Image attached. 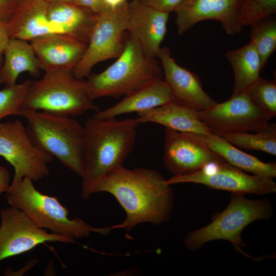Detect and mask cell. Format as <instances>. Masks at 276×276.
<instances>
[{"label":"cell","instance_id":"obj_4","mask_svg":"<svg viewBox=\"0 0 276 276\" xmlns=\"http://www.w3.org/2000/svg\"><path fill=\"white\" fill-rule=\"evenodd\" d=\"M10 206L22 211L38 227L73 239L88 236L92 232L106 236L110 227H97L78 218H70L67 209L55 196L41 193L27 177L11 182L6 192Z\"/></svg>","mask_w":276,"mask_h":276},{"label":"cell","instance_id":"obj_13","mask_svg":"<svg viewBox=\"0 0 276 276\" xmlns=\"http://www.w3.org/2000/svg\"><path fill=\"white\" fill-rule=\"evenodd\" d=\"M164 163L173 176L196 172L204 167L225 160L210 149L197 133L165 128Z\"/></svg>","mask_w":276,"mask_h":276},{"label":"cell","instance_id":"obj_8","mask_svg":"<svg viewBox=\"0 0 276 276\" xmlns=\"http://www.w3.org/2000/svg\"><path fill=\"white\" fill-rule=\"evenodd\" d=\"M0 156L13 167L12 182L24 177L39 181L50 172L54 157L36 145L21 121H0Z\"/></svg>","mask_w":276,"mask_h":276},{"label":"cell","instance_id":"obj_38","mask_svg":"<svg viewBox=\"0 0 276 276\" xmlns=\"http://www.w3.org/2000/svg\"><path fill=\"white\" fill-rule=\"evenodd\" d=\"M15 1H17V2H20V1H21L22 0H15Z\"/></svg>","mask_w":276,"mask_h":276},{"label":"cell","instance_id":"obj_17","mask_svg":"<svg viewBox=\"0 0 276 276\" xmlns=\"http://www.w3.org/2000/svg\"><path fill=\"white\" fill-rule=\"evenodd\" d=\"M41 70H71L84 55L87 43L63 33H54L30 41Z\"/></svg>","mask_w":276,"mask_h":276},{"label":"cell","instance_id":"obj_18","mask_svg":"<svg viewBox=\"0 0 276 276\" xmlns=\"http://www.w3.org/2000/svg\"><path fill=\"white\" fill-rule=\"evenodd\" d=\"M48 2L44 0H22L7 23L10 38L31 41L58 30L47 16Z\"/></svg>","mask_w":276,"mask_h":276},{"label":"cell","instance_id":"obj_14","mask_svg":"<svg viewBox=\"0 0 276 276\" xmlns=\"http://www.w3.org/2000/svg\"><path fill=\"white\" fill-rule=\"evenodd\" d=\"M241 0H182L176 10L175 25L179 35L199 22L214 19L220 22L229 35L242 31L239 19Z\"/></svg>","mask_w":276,"mask_h":276},{"label":"cell","instance_id":"obj_6","mask_svg":"<svg viewBox=\"0 0 276 276\" xmlns=\"http://www.w3.org/2000/svg\"><path fill=\"white\" fill-rule=\"evenodd\" d=\"M22 107L70 117L99 110L86 80L76 78L71 70L45 72L32 81Z\"/></svg>","mask_w":276,"mask_h":276},{"label":"cell","instance_id":"obj_21","mask_svg":"<svg viewBox=\"0 0 276 276\" xmlns=\"http://www.w3.org/2000/svg\"><path fill=\"white\" fill-rule=\"evenodd\" d=\"M137 113L140 123H156L183 132L212 133L199 119V111L174 101Z\"/></svg>","mask_w":276,"mask_h":276},{"label":"cell","instance_id":"obj_5","mask_svg":"<svg viewBox=\"0 0 276 276\" xmlns=\"http://www.w3.org/2000/svg\"><path fill=\"white\" fill-rule=\"evenodd\" d=\"M163 74L155 58L147 57L128 34L117 60L101 73L89 74L86 81L94 100L104 97L118 98L162 78Z\"/></svg>","mask_w":276,"mask_h":276},{"label":"cell","instance_id":"obj_3","mask_svg":"<svg viewBox=\"0 0 276 276\" xmlns=\"http://www.w3.org/2000/svg\"><path fill=\"white\" fill-rule=\"evenodd\" d=\"M28 123L27 132L33 143L82 177L84 173V126L70 116L21 107L19 114Z\"/></svg>","mask_w":276,"mask_h":276},{"label":"cell","instance_id":"obj_27","mask_svg":"<svg viewBox=\"0 0 276 276\" xmlns=\"http://www.w3.org/2000/svg\"><path fill=\"white\" fill-rule=\"evenodd\" d=\"M255 104L271 118L276 115V82L260 77L247 91Z\"/></svg>","mask_w":276,"mask_h":276},{"label":"cell","instance_id":"obj_2","mask_svg":"<svg viewBox=\"0 0 276 276\" xmlns=\"http://www.w3.org/2000/svg\"><path fill=\"white\" fill-rule=\"evenodd\" d=\"M141 124L137 118H87L85 124V156L81 196L88 199L93 185L108 172L123 165L132 151Z\"/></svg>","mask_w":276,"mask_h":276},{"label":"cell","instance_id":"obj_19","mask_svg":"<svg viewBox=\"0 0 276 276\" xmlns=\"http://www.w3.org/2000/svg\"><path fill=\"white\" fill-rule=\"evenodd\" d=\"M173 101L172 93L166 81L155 80L124 96L114 105L99 110L92 116L106 119L129 113H137L150 110Z\"/></svg>","mask_w":276,"mask_h":276},{"label":"cell","instance_id":"obj_29","mask_svg":"<svg viewBox=\"0 0 276 276\" xmlns=\"http://www.w3.org/2000/svg\"><path fill=\"white\" fill-rule=\"evenodd\" d=\"M276 11V0H241L239 19L242 27L251 26Z\"/></svg>","mask_w":276,"mask_h":276},{"label":"cell","instance_id":"obj_22","mask_svg":"<svg viewBox=\"0 0 276 276\" xmlns=\"http://www.w3.org/2000/svg\"><path fill=\"white\" fill-rule=\"evenodd\" d=\"M197 134L210 149L232 166L256 175L272 179L276 176L275 163L263 162L239 150L219 135Z\"/></svg>","mask_w":276,"mask_h":276},{"label":"cell","instance_id":"obj_31","mask_svg":"<svg viewBox=\"0 0 276 276\" xmlns=\"http://www.w3.org/2000/svg\"><path fill=\"white\" fill-rule=\"evenodd\" d=\"M73 3L85 7L96 14L110 8L103 0H74Z\"/></svg>","mask_w":276,"mask_h":276},{"label":"cell","instance_id":"obj_28","mask_svg":"<svg viewBox=\"0 0 276 276\" xmlns=\"http://www.w3.org/2000/svg\"><path fill=\"white\" fill-rule=\"evenodd\" d=\"M32 81L6 85L0 90V121L10 115H18Z\"/></svg>","mask_w":276,"mask_h":276},{"label":"cell","instance_id":"obj_16","mask_svg":"<svg viewBox=\"0 0 276 276\" xmlns=\"http://www.w3.org/2000/svg\"><path fill=\"white\" fill-rule=\"evenodd\" d=\"M169 14L137 0L128 3L126 31L148 57H157L167 30Z\"/></svg>","mask_w":276,"mask_h":276},{"label":"cell","instance_id":"obj_30","mask_svg":"<svg viewBox=\"0 0 276 276\" xmlns=\"http://www.w3.org/2000/svg\"><path fill=\"white\" fill-rule=\"evenodd\" d=\"M157 10L170 13L176 10L182 0H137Z\"/></svg>","mask_w":276,"mask_h":276},{"label":"cell","instance_id":"obj_15","mask_svg":"<svg viewBox=\"0 0 276 276\" xmlns=\"http://www.w3.org/2000/svg\"><path fill=\"white\" fill-rule=\"evenodd\" d=\"M157 57L160 60L164 80L172 93L173 101L197 111L206 110L217 103L203 90L196 74L176 62L169 49L162 48Z\"/></svg>","mask_w":276,"mask_h":276},{"label":"cell","instance_id":"obj_11","mask_svg":"<svg viewBox=\"0 0 276 276\" xmlns=\"http://www.w3.org/2000/svg\"><path fill=\"white\" fill-rule=\"evenodd\" d=\"M199 117L212 133L219 136L257 131L271 119L255 104L247 91L232 95L225 102L199 111Z\"/></svg>","mask_w":276,"mask_h":276},{"label":"cell","instance_id":"obj_10","mask_svg":"<svg viewBox=\"0 0 276 276\" xmlns=\"http://www.w3.org/2000/svg\"><path fill=\"white\" fill-rule=\"evenodd\" d=\"M169 185L195 183L211 189L229 191L233 194L264 195L274 193L276 184L272 178L249 175L225 160L209 165L193 173L172 176L167 179Z\"/></svg>","mask_w":276,"mask_h":276},{"label":"cell","instance_id":"obj_12","mask_svg":"<svg viewBox=\"0 0 276 276\" xmlns=\"http://www.w3.org/2000/svg\"><path fill=\"white\" fill-rule=\"evenodd\" d=\"M0 263L46 242L75 243V239L54 234L36 225L22 211L10 206L0 211Z\"/></svg>","mask_w":276,"mask_h":276},{"label":"cell","instance_id":"obj_24","mask_svg":"<svg viewBox=\"0 0 276 276\" xmlns=\"http://www.w3.org/2000/svg\"><path fill=\"white\" fill-rule=\"evenodd\" d=\"M233 71L235 84L232 95L246 92L260 77L263 68L259 55L251 42L225 54Z\"/></svg>","mask_w":276,"mask_h":276},{"label":"cell","instance_id":"obj_32","mask_svg":"<svg viewBox=\"0 0 276 276\" xmlns=\"http://www.w3.org/2000/svg\"><path fill=\"white\" fill-rule=\"evenodd\" d=\"M17 4L15 0H0V20L7 23Z\"/></svg>","mask_w":276,"mask_h":276},{"label":"cell","instance_id":"obj_34","mask_svg":"<svg viewBox=\"0 0 276 276\" xmlns=\"http://www.w3.org/2000/svg\"><path fill=\"white\" fill-rule=\"evenodd\" d=\"M10 39L7 23L0 20V55L3 54L4 49Z\"/></svg>","mask_w":276,"mask_h":276},{"label":"cell","instance_id":"obj_25","mask_svg":"<svg viewBox=\"0 0 276 276\" xmlns=\"http://www.w3.org/2000/svg\"><path fill=\"white\" fill-rule=\"evenodd\" d=\"M220 136L232 145L245 150L276 155V125L274 123H269L257 131L228 133Z\"/></svg>","mask_w":276,"mask_h":276},{"label":"cell","instance_id":"obj_20","mask_svg":"<svg viewBox=\"0 0 276 276\" xmlns=\"http://www.w3.org/2000/svg\"><path fill=\"white\" fill-rule=\"evenodd\" d=\"M98 14L67 2L48 3L47 16L49 22L60 33L88 43Z\"/></svg>","mask_w":276,"mask_h":276},{"label":"cell","instance_id":"obj_1","mask_svg":"<svg viewBox=\"0 0 276 276\" xmlns=\"http://www.w3.org/2000/svg\"><path fill=\"white\" fill-rule=\"evenodd\" d=\"M106 192L118 201L126 213L124 221L110 226L130 231L141 223L159 225L170 217L174 203L171 185L155 170L146 168H116L92 187L91 195Z\"/></svg>","mask_w":276,"mask_h":276},{"label":"cell","instance_id":"obj_26","mask_svg":"<svg viewBox=\"0 0 276 276\" xmlns=\"http://www.w3.org/2000/svg\"><path fill=\"white\" fill-rule=\"evenodd\" d=\"M269 17L250 26V41L259 55L263 68L276 49V21Z\"/></svg>","mask_w":276,"mask_h":276},{"label":"cell","instance_id":"obj_36","mask_svg":"<svg viewBox=\"0 0 276 276\" xmlns=\"http://www.w3.org/2000/svg\"><path fill=\"white\" fill-rule=\"evenodd\" d=\"M3 54L0 55V84L3 83V79L2 73V68L3 63Z\"/></svg>","mask_w":276,"mask_h":276},{"label":"cell","instance_id":"obj_9","mask_svg":"<svg viewBox=\"0 0 276 276\" xmlns=\"http://www.w3.org/2000/svg\"><path fill=\"white\" fill-rule=\"evenodd\" d=\"M128 3L98 14L85 52L72 70L76 78L87 77L97 64L120 56L124 48L123 35L126 31Z\"/></svg>","mask_w":276,"mask_h":276},{"label":"cell","instance_id":"obj_7","mask_svg":"<svg viewBox=\"0 0 276 276\" xmlns=\"http://www.w3.org/2000/svg\"><path fill=\"white\" fill-rule=\"evenodd\" d=\"M273 214L266 199L251 200L233 194L225 209L216 214L207 225L188 233L184 244L188 249L195 250L211 241L225 240L242 252L241 247L246 246L241 237L244 228L255 221L268 220Z\"/></svg>","mask_w":276,"mask_h":276},{"label":"cell","instance_id":"obj_35","mask_svg":"<svg viewBox=\"0 0 276 276\" xmlns=\"http://www.w3.org/2000/svg\"><path fill=\"white\" fill-rule=\"evenodd\" d=\"M105 4L110 8H116L127 1V0H103Z\"/></svg>","mask_w":276,"mask_h":276},{"label":"cell","instance_id":"obj_23","mask_svg":"<svg viewBox=\"0 0 276 276\" xmlns=\"http://www.w3.org/2000/svg\"><path fill=\"white\" fill-rule=\"evenodd\" d=\"M3 83L14 84L19 75L28 72L37 77L41 70L34 49L27 41L10 38L3 52Z\"/></svg>","mask_w":276,"mask_h":276},{"label":"cell","instance_id":"obj_37","mask_svg":"<svg viewBox=\"0 0 276 276\" xmlns=\"http://www.w3.org/2000/svg\"><path fill=\"white\" fill-rule=\"evenodd\" d=\"M48 3L52 2H67L73 3L74 0H44Z\"/></svg>","mask_w":276,"mask_h":276},{"label":"cell","instance_id":"obj_33","mask_svg":"<svg viewBox=\"0 0 276 276\" xmlns=\"http://www.w3.org/2000/svg\"><path fill=\"white\" fill-rule=\"evenodd\" d=\"M10 185V173L7 168L0 165V195L7 192Z\"/></svg>","mask_w":276,"mask_h":276}]
</instances>
